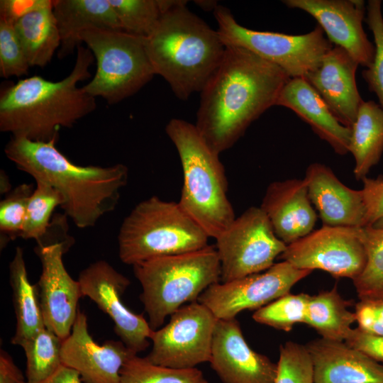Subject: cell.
<instances>
[{"label":"cell","mask_w":383,"mask_h":383,"mask_svg":"<svg viewBox=\"0 0 383 383\" xmlns=\"http://www.w3.org/2000/svg\"><path fill=\"white\" fill-rule=\"evenodd\" d=\"M289 79L279 67L250 50L226 46L220 65L200 92L195 126L208 145L220 154L276 105Z\"/></svg>","instance_id":"cell-1"},{"label":"cell","mask_w":383,"mask_h":383,"mask_svg":"<svg viewBox=\"0 0 383 383\" xmlns=\"http://www.w3.org/2000/svg\"><path fill=\"white\" fill-rule=\"evenodd\" d=\"M57 139L42 142L12 136L4 152L18 170L59 192L60 207L77 227H93L116 209L128 182V168L121 163L77 165L56 148Z\"/></svg>","instance_id":"cell-2"},{"label":"cell","mask_w":383,"mask_h":383,"mask_svg":"<svg viewBox=\"0 0 383 383\" xmlns=\"http://www.w3.org/2000/svg\"><path fill=\"white\" fill-rule=\"evenodd\" d=\"M94 55L80 45L70 73L52 82L35 75L9 82L0 90V131L34 141L58 138L61 128H72L96 107L94 97L77 86L91 77Z\"/></svg>","instance_id":"cell-3"},{"label":"cell","mask_w":383,"mask_h":383,"mask_svg":"<svg viewBox=\"0 0 383 383\" xmlns=\"http://www.w3.org/2000/svg\"><path fill=\"white\" fill-rule=\"evenodd\" d=\"M186 4V1L177 0L145 38L155 74L162 77L182 100L204 89L226 50L217 30L191 12Z\"/></svg>","instance_id":"cell-4"},{"label":"cell","mask_w":383,"mask_h":383,"mask_svg":"<svg viewBox=\"0 0 383 383\" xmlns=\"http://www.w3.org/2000/svg\"><path fill=\"white\" fill-rule=\"evenodd\" d=\"M165 131L182 167L183 185L178 203L209 238L216 239L235 218L219 154L208 145L195 124L172 118Z\"/></svg>","instance_id":"cell-5"},{"label":"cell","mask_w":383,"mask_h":383,"mask_svg":"<svg viewBox=\"0 0 383 383\" xmlns=\"http://www.w3.org/2000/svg\"><path fill=\"white\" fill-rule=\"evenodd\" d=\"M142 287L140 299L148 323L157 330L166 317L186 303L198 301L211 285L221 282V265L211 245L190 252L160 257L133 265Z\"/></svg>","instance_id":"cell-6"},{"label":"cell","mask_w":383,"mask_h":383,"mask_svg":"<svg viewBox=\"0 0 383 383\" xmlns=\"http://www.w3.org/2000/svg\"><path fill=\"white\" fill-rule=\"evenodd\" d=\"M209 238L178 202L152 196L139 202L122 222L118 255L121 262L133 266L203 249Z\"/></svg>","instance_id":"cell-7"},{"label":"cell","mask_w":383,"mask_h":383,"mask_svg":"<svg viewBox=\"0 0 383 383\" xmlns=\"http://www.w3.org/2000/svg\"><path fill=\"white\" fill-rule=\"evenodd\" d=\"M96 61L94 76L83 89L110 105L135 94L155 74L145 38L122 30L89 28L79 34Z\"/></svg>","instance_id":"cell-8"},{"label":"cell","mask_w":383,"mask_h":383,"mask_svg":"<svg viewBox=\"0 0 383 383\" xmlns=\"http://www.w3.org/2000/svg\"><path fill=\"white\" fill-rule=\"evenodd\" d=\"M213 14L218 34L226 46L247 49L279 67L290 78L304 77L316 70L333 48L319 25L306 34L288 35L247 28L221 5L216 6Z\"/></svg>","instance_id":"cell-9"},{"label":"cell","mask_w":383,"mask_h":383,"mask_svg":"<svg viewBox=\"0 0 383 383\" xmlns=\"http://www.w3.org/2000/svg\"><path fill=\"white\" fill-rule=\"evenodd\" d=\"M221 282L267 270L286 250L260 207L252 206L235 218L216 238Z\"/></svg>","instance_id":"cell-10"},{"label":"cell","mask_w":383,"mask_h":383,"mask_svg":"<svg viewBox=\"0 0 383 383\" xmlns=\"http://www.w3.org/2000/svg\"><path fill=\"white\" fill-rule=\"evenodd\" d=\"M218 318L198 301L181 306L169 323L153 330L150 362L174 369H190L209 362Z\"/></svg>","instance_id":"cell-11"},{"label":"cell","mask_w":383,"mask_h":383,"mask_svg":"<svg viewBox=\"0 0 383 383\" xmlns=\"http://www.w3.org/2000/svg\"><path fill=\"white\" fill-rule=\"evenodd\" d=\"M362 228L323 225L288 245L280 257L299 270H321L353 280L367 262Z\"/></svg>","instance_id":"cell-12"},{"label":"cell","mask_w":383,"mask_h":383,"mask_svg":"<svg viewBox=\"0 0 383 383\" xmlns=\"http://www.w3.org/2000/svg\"><path fill=\"white\" fill-rule=\"evenodd\" d=\"M311 272L282 261L265 271L213 284L201 293L198 301L218 319L235 318L244 310H257L289 293L294 284Z\"/></svg>","instance_id":"cell-13"},{"label":"cell","mask_w":383,"mask_h":383,"mask_svg":"<svg viewBox=\"0 0 383 383\" xmlns=\"http://www.w3.org/2000/svg\"><path fill=\"white\" fill-rule=\"evenodd\" d=\"M83 296L92 300L114 323L120 340L135 354L146 350L153 331L142 314L126 306L122 296L131 282L105 260H97L79 275Z\"/></svg>","instance_id":"cell-14"},{"label":"cell","mask_w":383,"mask_h":383,"mask_svg":"<svg viewBox=\"0 0 383 383\" xmlns=\"http://www.w3.org/2000/svg\"><path fill=\"white\" fill-rule=\"evenodd\" d=\"M71 245L72 241H63L35 248L42 267L35 284L44 324L63 340L71 333L83 296L79 281L69 274L62 260Z\"/></svg>","instance_id":"cell-15"},{"label":"cell","mask_w":383,"mask_h":383,"mask_svg":"<svg viewBox=\"0 0 383 383\" xmlns=\"http://www.w3.org/2000/svg\"><path fill=\"white\" fill-rule=\"evenodd\" d=\"M288 8L302 10L313 16L331 43L345 50L360 65L369 67L375 46L363 26L366 6L362 0H284Z\"/></svg>","instance_id":"cell-16"},{"label":"cell","mask_w":383,"mask_h":383,"mask_svg":"<svg viewBox=\"0 0 383 383\" xmlns=\"http://www.w3.org/2000/svg\"><path fill=\"white\" fill-rule=\"evenodd\" d=\"M134 355L121 340L96 343L89 332L87 317L79 308L61 351L62 364L76 370L85 383H120L121 370Z\"/></svg>","instance_id":"cell-17"},{"label":"cell","mask_w":383,"mask_h":383,"mask_svg":"<svg viewBox=\"0 0 383 383\" xmlns=\"http://www.w3.org/2000/svg\"><path fill=\"white\" fill-rule=\"evenodd\" d=\"M223 383H274L277 365L250 348L236 318L218 319L209 360Z\"/></svg>","instance_id":"cell-18"},{"label":"cell","mask_w":383,"mask_h":383,"mask_svg":"<svg viewBox=\"0 0 383 383\" xmlns=\"http://www.w3.org/2000/svg\"><path fill=\"white\" fill-rule=\"evenodd\" d=\"M359 63L343 48L335 45L321 65L304 78L326 103L334 117L351 128L363 102L355 75Z\"/></svg>","instance_id":"cell-19"},{"label":"cell","mask_w":383,"mask_h":383,"mask_svg":"<svg viewBox=\"0 0 383 383\" xmlns=\"http://www.w3.org/2000/svg\"><path fill=\"white\" fill-rule=\"evenodd\" d=\"M309 199L323 226H366V206L362 191L345 185L324 164L309 165L304 178Z\"/></svg>","instance_id":"cell-20"},{"label":"cell","mask_w":383,"mask_h":383,"mask_svg":"<svg viewBox=\"0 0 383 383\" xmlns=\"http://www.w3.org/2000/svg\"><path fill=\"white\" fill-rule=\"evenodd\" d=\"M260 207L277 237L287 245L312 232L317 220L304 179L272 182Z\"/></svg>","instance_id":"cell-21"},{"label":"cell","mask_w":383,"mask_h":383,"mask_svg":"<svg viewBox=\"0 0 383 383\" xmlns=\"http://www.w3.org/2000/svg\"><path fill=\"white\" fill-rule=\"evenodd\" d=\"M306 347L314 383H383V365L345 342L321 338Z\"/></svg>","instance_id":"cell-22"},{"label":"cell","mask_w":383,"mask_h":383,"mask_svg":"<svg viewBox=\"0 0 383 383\" xmlns=\"http://www.w3.org/2000/svg\"><path fill=\"white\" fill-rule=\"evenodd\" d=\"M276 105L292 110L338 155L349 152L351 128L342 125L334 117L304 78H290L281 90Z\"/></svg>","instance_id":"cell-23"},{"label":"cell","mask_w":383,"mask_h":383,"mask_svg":"<svg viewBox=\"0 0 383 383\" xmlns=\"http://www.w3.org/2000/svg\"><path fill=\"white\" fill-rule=\"evenodd\" d=\"M52 11L60 36V59L82 45L79 34L84 30H122L108 0H52Z\"/></svg>","instance_id":"cell-24"},{"label":"cell","mask_w":383,"mask_h":383,"mask_svg":"<svg viewBox=\"0 0 383 383\" xmlns=\"http://www.w3.org/2000/svg\"><path fill=\"white\" fill-rule=\"evenodd\" d=\"M349 152L355 159L357 180L367 177L383 153V108L373 101L361 104L351 128Z\"/></svg>","instance_id":"cell-25"},{"label":"cell","mask_w":383,"mask_h":383,"mask_svg":"<svg viewBox=\"0 0 383 383\" xmlns=\"http://www.w3.org/2000/svg\"><path fill=\"white\" fill-rule=\"evenodd\" d=\"M9 281L12 289L13 305L16 327L11 343L21 345L23 342L45 327L36 284L28 277L23 252L17 247L9 264Z\"/></svg>","instance_id":"cell-26"},{"label":"cell","mask_w":383,"mask_h":383,"mask_svg":"<svg viewBox=\"0 0 383 383\" xmlns=\"http://www.w3.org/2000/svg\"><path fill=\"white\" fill-rule=\"evenodd\" d=\"M14 28L30 67H44L60 46V36L51 4L19 18Z\"/></svg>","instance_id":"cell-27"},{"label":"cell","mask_w":383,"mask_h":383,"mask_svg":"<svg viewBox=\"0 0 383 383\" xmlns=\"http://www.w3.org/2000/svg\"><path fill=\"white\" fill-rule=\"evenodd\" d=\"M350 305V301L342 298L335 286L310 296L304 323L315 329L322 338L345 341L355 321V313L348 309Z\"/></svg>","instance_id":"cell-28"},{"label":"cell","mask_w":383,"mask_h":383,"mask_svg":"<svg viewBox=\"0 0 383 383\" xmlns=\"http://www.w3.org/2000/svg\"><path fill=\"white\" fill-rule=\"evenodd\" d=\"M62 340L45 326L20 345L26 358V381L35 382L52 374L62 365Z\"/></svg>","instance_id":"cell-29"},{"label":"cell","mask_w":383,"mask_h":383,"mask_svg":"<svg viewBox=\"0 0 383 383\" xmlns=\"http://www.w3.org/2000/svg\"><path fill=\"white\" fill-rule=\"evenodd\" d=\"M123 30L146 38L175 0H108Z\"/></svg>","instance_id":"cell-30"},{"label":"cell","mask_w":383,"mask_h":383,"mask_svg":"<svg viewBox=\"0 0 383 383\" xmlns=\"http://www.w3.org/2000/svg\"><path fill=\"white\" fill-rule=\"evenodd\" d=\"M367 262L353 284L360 300H383V229L362 228Z\"/></svg>","instance_id":"cell-31"},{"label":"cell","mask_w":383,"mask_h":383,"mask_svg":"<svg viewBox=\"0 0 383 383\" xmlns=\"http://www.w3.org/2000/svg\"><path fill=\"white\" fill-rule=\"evenodd\" d=\"M120 383H208L196 367L174 369L134 355L122 367Z\"/></svg>","instance_id":"cell-32"},{"label":"cell","mask_w":383,"mask_h":383,"mask_svg":"<svg viewBox=\"0 0 383 383\" xmlns=\"http://www.w3.org/2000/svg\"><path fill=\"white\" fill-rule=\"evenodd\" d=\"M36 188L30 196L26 214L21 238L34 239L37 243L45 237L51 224L52 212L62 204V198L49 184L37 181Z\"/></svg>","instance_id":"cell-33"},{"label":"cell","mask_w":383,"mask_h":383,"mask_svg":"<svg viewBox=\"0 0 383 383\" xmlns=\"http://www.w3.org/2000/svg\"><path fill=\"white\" fill-rule=\"evenodd\" d=\"M310 295L288 293L256 310L252 318L275 329L290 331L296 323H304Z\"/></svg>","instance_id":"cell-34"},{"label":"cell","mask_w":383,"mask_h":383,"mask_svg":"<svg viewBox=\"0 0 383 383\" xmlns=\"http://www.w3.org/2000/svg\"><path fill=\"white\" fill-rule=\"evenodd\" d=\"M31 184H21L10 191L0 203L1 248L21 238L28 203L34 191Z\"/></svg>","instance_id":"cell-35"},{"label":"cell","mask_w":383,"mask_h":383,"mask_svg":"<svg viewBox=\"0 0 383 383\" xmlns=\"http://www.w3.org/2000/svg\"><path fill=\"white\" fill-rule=\"evenodd\" d=\"M366 23L372 31L375 54L372 65L362 72L370 91L374 92L383 108V16L382 1L370 0L366 6Z\"/></svg>","instance_id":"cell-36"},{"label":"cell","mask_w":383,"mask_h":383,"mask_svg":"<svg viewBox=\"0 0 383 383\" xmlns=\"http://www.w3.org/2000/svg\"><path fill=\"white\" fill-rule=\"evenodd\" d=\"M274 383H314L313 367L306 347L292 341L282 345Z\"/></svg>","instance_id":"cell-37"},{"label":"cell","mask_w":383,"mask_h":383,"mask_svg":"<svg viewBox=\"0 0 383 383\" xmlns=\"http://www.w3.org/2000/svg\"><path fill=\"white\" fill-rule=\"evenodd\" d=\"M29 67L14 24L0 20V76L19 77L27 74Z\"/></svg>","instance_id":"cell-38"},{"label":"cell","mask_w":383,"mask_h":383,"mask_svg":"<svg viewBox=\"0 0 383 383\" xmlns=\"http://www.w3.org/2000/svg\"><path fill=\"white\" fill-rule=\"evenodd\" d=\"M354 313L358 329L383 336V300H360Z\"/></svg>","instance_id":"cell-39"},{"label":"cell","mask_w":383,"mask_h":383,"mask_svg":"<svg viewBox=\"0 0 383 383\" xmlns=\"http://www.w3.org/2000/svg\"><path fill=\"white\" fill-rule=\"evenodd\" d=\"M362 189L366 206V226H372L383 216V176L365 177Z\"/></svg>","instance_id":"cell-40"},{"label":"cell","mask_w":383,"mask_h":383,"mask_svg":"<svg viewBox=\"0 0 383 383\" xmlns=\"http://www.w3.org/2000/svg\"><path fill=\"white\" fill-rule=\"evenodd\" d=\"M345 342L377 362L383 363V336L371 335L356 328H353Z\"/></svg>","instance_id":"cell-41"},{"label":"cell","mask_w":383,"mask_h":383,"mask_svg":"<svg viewBox=\"0 0 383 383\" xmlns=\"http://www.w3.org/2000/svg\"><path fill=\"white\" fill-rule=\"evenodd\" d=\"M52 2V0H1L0 20L14 24L23 16Z\"/></svg>","instance_id":"cell-42"},{"label":"cell","mask_w":383,"mask_h":383,"mask_svg":"<svg viewBox=\"0 0 383 383\" xmlns=\"http://www.w3.org/2000/svg\"><path fill=\"white\" fill-rule=\"evenodd\" d=\"M24 377L11 357L4 350L0 353V383H22Z\"/></svg>","instance_id":"cell-43"},{"label":"cell","mask_w":383,"mask_h":383,"mask_svg":"<svg viewBox=\"0 0 383 383\" xmlns=\"http://www.w3.org/2000/svg\"><path fill=\"white\" fill-rule=\"evenodd\" d=\"M79 374L63 364L50 376L35 382L26 380L22 383H82Z\"/></svg>","instance_id":"cell-44"},{"label":"cell","mask_w":383,"mask_h":383,"mask_svg":"<svg viewBox=\"0 0 383 383\" xmlns=\"http://www.w3.org/2000/svg\"><path fill=\"white\" fill-rule=\"evenodd\" d=\"M196 4L200 6L203 9L213 10L218 5L216 1H196Z\"/></svg>","instance_id":"cell-45"},{"label":"cell","mask_w":383,"mask_h":383,"mask_svg":"<svg viewBox=\"0 0 383 383\" xmlns=\"http://www.w3.org/2000/svg\"><path fill=\"white\" fill-rule=\"evenodd\" d=\"M373 228L383 229V216L372 225Z\"/></svg>","instance_id":"cell-46"}]
</instances>
